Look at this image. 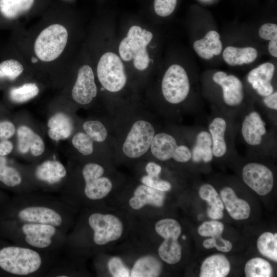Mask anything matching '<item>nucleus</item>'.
<instances>
[{
	"label": "nucleus",
	"instance_id": "f257e3e1",
	"mask_svg": "<svg viewBox=\"0 0 277 277\" xmlns=\"http://www.w3.org/2000/svg\"><path fill=\"white\" fill-rule=\"evenodd\" d=\"M238 131L248 152L267 156L276 152V122L264 111L249 108L238 120Z\"/></svg>",
	"mask_w": 277,
	"mask_h": 277
},
{
	"label": "nucleus",
	"instance_id": "f03ea898",
	"mask_svg": "<svg viewBox=\"0 0 277 277\" xmlns=\"http://www.w3.org/2000/svg\"><path fill=\"white\" fill-rule=\"evenodd\" d=\"M238 126V121L212 109L207 129L212 139L214 158L222 159L236 152L234 141Z\"/></svg>",
	"mask_w": 277,
	"mask_h": 277
},
{
	"label": "nucleus",
	"instance_id": "7ed1b4c3",
	"mask_svg": "<svg viewBox=\"0 0 277 277\" xmlns=\"http://www.w3.org/2000/svg\"><path fill=\"white\" fill-rule=\"evenodd\" d=\"M212 80L222 90V103L217 110L224 115L238 121L249 108L243 105L244 92L242 81L236 76L228 75L223 71L214 73Z\"/></svg>",
	"mask_w": 277,
	"mask_h": 277
},
{
	"label": "nucleus",
	"instance_id": "20e7f679",
	"mask_svg": "<svg viewBox=\"0 0 277 277\" xmlns=\"http://www.w3.org/2000/svg\"><path fill=\"white\" fill-rule=\"evenodd\" d=\"M42 264L39 253L32 249L8 246L0 250V267L11 274H31L37 271Z\"/></svg>",
	"mask_w": 277,
	"mask_h": 277
},
{
	"label": "nucleus",
	"instance_id": "39448f33",
	"mask_svg": "<svg viewBox=\"0 0 277 277\" xmlns=\"http://www.w3.org/2000/svg\"><path fill=\"white\" fill-rule=\"evenodd\" d=\"M152 37V33L145 29H142L138 26H132L119 45L121 57L125 61L133 60L134 66L137 70L146 69L150 60L147 46Z\"/></svg>",
	"mask_w": 277,
	"mask_h": 277
},
{
	"label": "nucleus",
	"instance_id": "423d86ee",
	"mask_svg": "<svg viewBox=\"0 0 277 277\" xmlns=\"http://www.w3.org/2000/svg\"><path fill=\"white\" fill-rule=\"evenodd\" d=\"M68 31L63 25H51L37 37L34 45L36 55L42 61L49 62L58 58L67 45Z\"/></svg>",
	"mask_w": 277,
	"mask_h": 277
},
{
	"label": "nucleus",
	"instance_id": "0eeeda50",
	"mask_svg": "<svg viewBox=\"0 0 277 277\" xmlns=\"http://www.w3.org/2000/svg\"><path fill=\"white\" fill-rule=\"evenodd\" d=\"M156 233L164 239L158 249L160 258L169 264L179 262L182 258V247L178 238L182 232L180 223L173 219H164L155 225Z\"/></svg>",
	"mask_w": 277,
	"mask_h": 277
},
{
	"label": "nucleus",
	"instance_id": "6e6552de",
	"mask_svg": "<svg viewBox=\"0 0 277 277\" xmlns=\"http://www.w3.org/2000/svg\"><path fill=\"white\" fill-rule=\"evenodd\" d=\"M150 149L153 156L161 161L173 160L179 163L191 161V151L188 143H180L175 136L168 132L155 134Z\"/></svg>",
	"mask_w": 277,
	"mask_h": 277
},
{
	"label": "nucleus",
	"instance_id": "1a4fd4ad",
	"mask_svg": "<svg viewBox=\"0 0 277 277\" xmlns=\"http://www.w3.org/2000/svg\"><path fill=\"white\" fill-rule=\"evenodd\" d=\"M161 90L169 104L177 106L184 102L190 91V83L185 70L177 64L170 66L163 76Z\"/></svg>",
	"mask_w": 277,
	"mask_h": 277
},
{
	"label": "nucleus",
	"instance_id": "9d476101",
	"mask_svg": "<svg viewBox=\"0 0 277 277\" xmlns=\"http://www.w3.org/2000/svg\"><path fill=\"white\" fill-rule=\"evenodd\" d=\"M97 75L102 86L111 92L121 90L127 82L123 62L118 55L110 52L101 57L97 66Z\"/></svg>",
	"mask_w": 277,
	"mask_h": 277
},
{
	"label": "nucleus",
	"instance_id": "9b49d317",
	"mask_svg": "<svg viewBox=\"0 0 277 277\" xmlns=\"http://www.w3.org/2000/svg\"><path fill=\"white\" fill-rule=\"evenodd\" d=\"M155 134L153 126L148 121L140 120L133 124L122 146L128 157L137 159L148 152Z\"/></svg>",
	"mask_w": 277,
	"mask_h": 277
},
{
	"label": "nucleus",
	"instance_id": "f8f14e48",
	"mask_svg": "<svg viewBox=\"0 0 277 277\" xmlns=\"http://www.w3.org/2000/svg\"><path fill=\"white\" fill-rule=\"evenodd\" d=\"M88 224L93 231V241L99 246L116 241L123 234V223L113 214L92 213L88 218Z\"/></svg>",
	"mask_w": 277,
	"mask_h": 277
},
{
	"label": "nucleus",
	"instance_id": "ddd939ff",
	"mask_svg": "<svg viewBox=\"0 0 277 277\" xmlns=\"http://www.w3.org/2000/svg\"><path fill=\"white\" fill-rule=\"evenodd\" d=\"M242 177L247 186L260 195L268 194L274 186L273 173L263 163L256 162L246 163L242 169Z\"/></svg>",
	"mask_w": 277,
	"mask_h": 277
},
{
	"label": "nucleus",
	"instance_id": "4468645a",
	"mask_svg": "<svg viewBox=\"0 0 277 277\" xmlns=\"http://www.w3.org/2000/svg\"><path fill=\"white\" fill-rule=\"evenodd\" d=\"M105 172L104 168L100 165L89 163L86 164L82 170V175L85 186L84 193L91 200L102 199L110 192L112 183L110 179L103 176Z\"/></svg>",
	"mask_w": 277,
	"mask_h": 277
},
{
	"label": "nucleus",
	"instance_id": "2eb2a0df",
	"mask_svg": "<svg viewBox=\"0 0 277 277\" xmlns=\"http://www.w3.org/2000/svg\"><path fill=\"white\" fill-rule=\"evenodd\" d=\"M187 142L191 149L192 162L208 164L213 160L212 139L207 127L196 126L190 130Z\"/></svg>",
	"mask_w": 277,
	"mask_h": 277
},
{
	"label": "nucleus",
	"instance_id": "dca6fc26",
	"mask_svg": "<svg viewBox=\"0 0 277 277\" xmlns=\"http://www.w3.org/2000/svg\"><path fill=\"white\" fill-rule=\"evenodd\" d=\"M97 95V87L91 68L87 65L81 67L72 90L73 99L79 104H89Z\"/></svg>",
	"mask_w": 277,
	"mask_h": 277
},
{
	"label": "nucleus",
	"instance_id": "f3484780",
	"mask_svg": "<svg viewBox=\"0 0 277 277\" xmlns=\"http://www.w3.org/2000/svg\"><path fill=\"white\" fill-rule=\"evenodd\" d=\"M21 229L26 243L40 249L49 247L52 242V237L56 233L55 227L48 224L25 223Z\"/></svg>",
	"mask_w": 277,
	"mask_h": 277
},
{
	"label": "nucleus",
	"instance_id": "a211bd4d",
	"mask_svg": "<svg viewBox=\"0 0 277 277\" xmlns=\"http://www.w3.org/2000/svg\"><path fill=\"white\" fill-rule=\"evenodd\" d=\"M17 217L25 223L48 224L55 227L60 226L63 222L58 212L45 206L26 207L19 211Z\"/></svg>",
	"mask_w": 277,
	"mask_h": 277
},
{
	"label": "nucleus",
	"instance_id": "6ab92c4d",
	"mask_svg": "<svg viewBox=\"0 0 277 277\" xmlns=\"http://www.w3.org/2000/svg\"><path fill=\"white\" fill-rule=\"evenodd\" d=\"M274 72V66L265 63L251 70L247 75V81L257 94L263 97L274 91L272 84Z\"/></svg>",
	"mask_w": 277,
	"mask_h": 277
},
{
	"label": "nucleus",
	"instance_id": "aec40b11",
	"mask_svg": "<svg viewBox=\"0 0 277 277\" xmlns=\"http://www.w3.org/2000/svg\"><path fill=\"white\" fill-rule=\"evenodd\" d=\"M134 195L129 201L131 208L138 210L147 205L157 207L163 206L165 199V193L144 184L136 187Z\"/></svg>",
	"mask_w": 277,
	"mask_h": 277
},
{
	"label": "nucleus",
	"instance_id": "412c9836",
	"mask_svg": "<svg viewBox=\"0 0 277 277\" xmlns=\"http://www.w3.org/2000/svg\"><path fill=\"white\" fill-rule=\"evenodd\" d=\"M220 196L229 215L235 220H243L249 217L251 209L248 202L239 198L234 190L225 186L220 191Z\"/></svg>",
	"mask_w": 277,
	"mask_h": 277
},
{
	"label": "nucleus",
	"instance_id": "4be33fe9",
	"mask_svg": "<svg viewBox=\"0 0 277 277\" xmlns=\"http://www.w3.org/2000/svg\"><path fill=\"white\" fill-rule=\"evenodd\" d=\"M18 148L22 153L30 149L34 156L41 155L45 150V144L39 135L26 126H21L17 129Z\"/></svg>",
	"mask_w": 277,
	"mask_h": 277
},
{
	"label": "nucleus",
	"instance_id": "5701e85b",
	"mask_svg": "<svg viewBox=\"0 0 277 277\" xmlns=\"http://www.w3.org/2000/svg\"><path fill=\"white\" fill-rule=\"evenodd\" d=\"M230 264L223 254H215L207 258L202 263L200 277H225L230 272Z\"/></svg>",
	"mask_w": 277,
	"mask_h": 277
},
{
	"label": "nucleus",
	"instance_id": "b1692460",
	"mask_svg": "<svg viewBox=\"0 0 277 277\" xmlns=\"http://www.w3.org/2000/svg\"><path fill=\"white\" fill-rule=\"evenodd\" d=\"M200 197L207 202L210 206L207 210L208 216L213 220L223 217L224 205L220 195L213 186L208 183L202 185L199 190Z\"/></svg>",
	"mask_w": 277,
	"mask_h": 277
},
{
	"label": "nucleus",
	"instance_id": "393cba45",
	"mask_svg": "<svg viewBox=\"0 0 277 277\" xmlns=\"http://www.w3.org/2000/svg\"><path fill=\"white\" fill-rule=\"evenodd\" d=\"M47 126L49 128L48 134L54 141L67 138L73 130L70 118L63 113H57L52 115L48 120Z\"/></svg>",
	"mask_w": 277,
	"mask_h": 277
},
{
	"label": "nucleus",
	"instance_id": "a878e982",
	"mask_svg": "<svg viewBox=\"0 0 277 277\" xmlns=\"http://www.w3.org/2000/svg\"><path fill=\"white\" fill-rule=\"evenodd\" d=\"M224 61L230 66L242 65L253 62L258 56L257 50L251 47L238 48L226 47L223 51Z\"/></svg>",
	"mask_w": 277,
	"mask_h": 277
},
{
	"label": "nucleus",
	"instance_id": "bb28decb",
	"mask_svg": "<svg viewBox=\"0 0 277 277\" xmlns=\"http://www.w3.org/2000/svg\"><path fill=\"white\" fill-rule=\"evenodd\" d=\"M162 270L161 262L152 255L143 256L134 264L130 271L131 277L159 276Z\"/></svg>",
	"mask_w": 277,
	"mask_h": 277
},
{
	"label": "nucleus",
	"instance_id": "cd10ccee",
	"mask_svg": "<svg viewBox=\"0 0 277 277\" xmlns=\"http://www.w3.org/2000/svg\"><path fill=\"white\" fill-rule=\"evenodd\" d=\"M34 0H0V16L6 21H13L28 12Z\"/></svg>",
	"mask_w": 277,
	"mask_h": 277
},
{
	"label": "nucleus",
	"instance_id": "c85d7f7f",
	"mask_svg": "<svg viewBox=\"0 0 277 277\" xmlns=\"http://www.w3.org/2000/svg\"><path fill=\"white\" fill-rule=\"evenodd\" d=\"M259 251L265 257L277 262V233L266 232L257 241Z\"/></svg>",
	"mask_w": 277,
	"mask_h": 277
},
{
	"label": "nucleus",
	"instance_id": "c756f323",
	"mask_svg": "<svg viewBox=\"0 0 277 277\" xmlns=\"http://www.w3.org/2000/svg\"><path fill=\"white\" fill-rule=\"evenodd\" d=\"M244 270L247 277H270L272 274L270 263L261 258L249 260L245 264Z\"/></svg>",
	"mask_w": 277,
	"mask_h": 277
},
{
	"label": "nucleus",
	"instance_id": "7c9ffc66",
	"mask_svg": "<svg viewBox=\"0 0 277 277\" xmlns=\"http://www.w3.org/2000/svg\"><path fill=\"white\" fill-rule=\"evenodd\" d=\"M39 88L35 83H26L22 86L13 87L9 91L10 100L16 103H23L36 96Z\"/></svg>",
	"mask_w": 277,
	"mask_h": 277
},
{
	"label": "nucleus",
	"instance_id": "2f4dec72",
	"mask_svg": "<svg viewBox=\"0 0 277 277\" xmlns=\"http://www.w3.org/2000/svg\"><path fill=\"white\" fill-rule=\"evenodd\" d=\"M24 67L17 60L8 58L0 62V81H12L23 72Z\"/></svg>",
	"mask_w": 277,
	"mask_h": 277
},
{
	"label": "nucleus",
	"instance_id": "473e14b6",
	"mask_svg": "<svg viewBox=\"0 0 277 277\" xmlns=\"http://www.w3.org/2000/svg\"><path fill=\"white\" fill-rule=\"evenodd\" d=\"M0 181L9 187H15L22 182V177L19 172L15 168L6 164V160L0 156Z\"/></svg>",
	"mask_w": 277,
	"mask_h": 277
},
{
	"label": "nucleus",
	"instance_id": "72a5a7b5",
	"mask_svg": "<svg viewBox=\"0 0 277 277\" xmlns=\"http://www.w3.org/2000/svg\"><path fill=\"white\" fill-rule=\"evenodd\" d=\"M83 128L85 133L93 141L101 143L106 139L108 132L103 124L96 120H90L84 123Z\"/></svg>",
	"mask_w": 277,
	"mask_h": 277
},
{
	"label": "nucleus",
	"instance_id": "f704fd0d",
	"mask_svg": "<svg viewBox=\"0 0 277 277\" xmlns=\"http://www.w3.org/2000/svg\"><path fill=\"white\" fill-rule=\"evenodd\" d=\"M72 143L77 151L84 155H90L93 152V141L86 133H76L72 138Z\"/></svg>",
	"mask_w": 277,
	"mask_h": 277
},
{
	"label": "nucleus",
	"instance_id": "c9c22d12",
	"mask_svg": "<svg viewBox=\"0 0 277 277\" xmlns=\"http://www.w3.org/2000/svg\"><path fill=\"white\" fill-rule=\"evenodd\" d=\"M37 177L50 183L58 181L59 178L56 173L55 161H47L38 167L36 170Z\"/></svg>",
	"mask_w": 277,
	"mask_h": 277
},
{
	"label": "nucleus",
	"instance_id": "e433bc0d",
	"mask_svg": "<svg viewBox=\"0 0 277 277\" xmlns=\"http://www.w3.org/2000/svg\"><path fill=\"white\" fill-rule=\"evenodd\" d=\"M224 228L223 224L216 221L203 223L197 229L199 234L203 237L214 238L222 235Z\"/></svg>",
	"mask_w": 277,
	"mask_h": 277
},
{
	"label": "nucleus",
	"instance_id": "4c0bfd02",
	"mask_svg": "<svg viewBox=\"0 0 277 277\" xmlns=\"http://www.w3.org/2000/svg\"><path fill=\"white\" fill-rule=\"evenodd\" d=\"M108 268L112 276H130V271L118 257L115 256L111 258L108 263Z\"/></svg>",
	"mask_w": 277,
	"mask_h": 277
},
{
	"label": "nucleus",
	"instance_id": "58836bf2",
	"mask_svg": "<svg viewBox=\"0 0 277 277\" xmlns=\"http://www.w3.org/2000/svg\"><path fill=\"white\" fill-rule=\"evenodd\" d=\"M203 245L206 249H209L214 247L217 250L224 252H229L232 248V243L223 239L222 235L205 239Z\"/></svg>",
	"mask_w": 277,
	"mask_h": 277
},
{
	"label": "nucleus",
	"instance_id": "ea45409f",
	"mask_svg": "<svg viewBox=\"0 0 277 277\" xmlns=\"http://www.w3.org/2000/svg\"><path fill=\"white\" fill-rule=\"evenodd\" d=\"M220 35L215 31L211 30L208 32L203 38L213 55H219L222 50V43L220 39Z\"/></svg>",
	"mask_w": 277,
	"mask_h": 277
},
{
	"label": "nucleus",
	"instance_id": "a19ab883",
	"mask_svg": "<svg viewBox=\"0 0 277 277\" xmlns=\"http://www.w3.org/2000/svg\"><path fill=\"white\" fill-rule=\"evenodd\" d=\"M177 0H154V7L155 13L159 16L165 17L174 11Z\"/></svg>",
	"mask_w": 277,
	"mask_h": 277
},
{
	"label": "nucleus",
	"instance_id": "79ce46f5",
	"mask_svg": "<svg viewBox=\"0 0 277 277\" xmlns=\"http://www.w3.org/2000/svg\"><path fill=\"white\" fill-rule=\"evenodd\" d=\"M262 103L266 109L264 111L274 121L276 122L277 92L263 97Z\"/></svg>",
	"mask_w": 277,
	"mask_h": 277
},
{
	"label": "nucleus",
	"instance_id": "37998d69",
	"mask_svg": "<svg viewBox=\"0 0 277 277\" xmlns=\"http://www.w3.org/2000/svg\"><path fill=\"white\" fill-rule=\"evenodd\" d=\"M141 182L143 184L164 192L168 191L172 188L171 184L168 181L152 178L147 175L142 177Z\"/></svg>",
	"mask_w": 277,
	"mask_h": 277
},
{
	"label": "nucleus",
	"instance_id": "c03bdc74",
	"mask_svg": "<svg viewBox=\"0 0 277 277\" xmlns=\"http://www.w3.org/2000/svg\"><path fill=\"white\" fill-rule=\"evenodd\" d=\"M259 34L265 40L277 39V25L272 23L265 24L260 27Z\"/></svg>",
	"mask_w": 277,
	"mask_h": 277
},
{
	"label": "nucleus",
	"instance_id": "a18cd8bd",
	"mask_svg": "<svg viewBox=\"0 0 277 277\" xmlns=\"http://www.w3.org/2000/svg\"><path fill=\"white\" fill-rule=\"evenodd\" d=\"M193 48L196 53L203 58L209 60L214 55L208 48L203 38L194 42Z\"/></svg>",
	"mask_w": 277,
	"mask_h": 277
},
{
	"label": "nucleus",
	"instance_id": "49530a36",
	"mask_svg": "<svg viewBox=\"0 0 277 277\" xmlns=\"http://www.w3.org/2000/svg\"><path fill=\"white\" fill-rule=\"evenodd\" d=\"M15 132L14 124L9 121L0 122V138L4 140L11 137Z\"/></svg>",
	"mask_w": 277,
	"mask_h": 277
},
{
	"label": "nucleus",
	"instance_id": "de8ad7c7",
	"mask_svg": "<svg viewBox=\"0 0 277 277\" xmlns=\"http://www.w3.org/2000/svg\"><path fill=\"white\" fill-rule=\"evenodd\" d=\"M162 167L152 162L148 163L145 167V170L147 175L154 179H159L162 172Z\"/></svg>",
	"mask_w": 277,
	"mask_h": 277
},
{
	"label": "nucleus",
	"instance_id": "09e8293b",
	"mask_svg": "<svg viewBox=\"0 0 277 277\" xmlns=\"http://www.w3.org/2000/svg\"><path fill=\"white\" fill-rule=\"evenodd\" d=\"M13 148V144L10 141L3 140L0 142V156H4L10 153Z\"/></svg>",
	"mask_w": 277,
	"mask_h": 277
},
{
	"label": "nucleus",
	"instance_id": "8fccbe9b",
	"mask_svg": "<svg viewBox=\"0 0 277 277\" xmlns=\"http://www.w3.org/2000/svg\"><path fill=\"white\" fill-rule=\"evenodd\" d=\"M268 51L274 57H277V39L270 41L268 45Z\"/></svg>",
	"mask_w": 277,
	"mask_h": 277
},
{
	"label": "nucleus",
	"instance_id": "3c124183",
	"mask_svg": "<svg viewBox=\"0 0 277 277\" xmlns=\"http://www.w3.org/2000/svg\"><path fill=\"white\" fill-rule=\"evenodd\" d=\"M183 239H186V236H183Z\"/></svg>",
	"mask_w": 277,
	"mask_h": 277
}]
</instances>
